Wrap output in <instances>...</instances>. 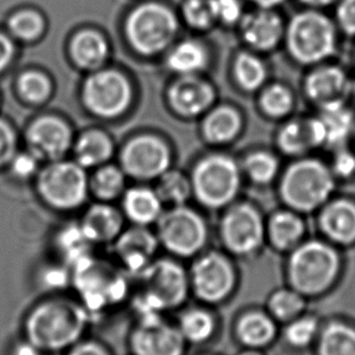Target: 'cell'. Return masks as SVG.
Returning <instances> with one entry per match:
<instances>
[{
  "label": "cell",
  "instance_id": "cell-1",
  "mask_svg": "<svg viewBox=\"0 0 355 355\" xmlns=\"http://www.w3.org/2000/svg\"><path fill=\"white\" fill-rule=\"evenodd\" d=\"M94 320L76 297L54 293L35 302L24 318V336L43 353L66 352Z\"/></svg>",
  "mask_w": 355,
  "mask_h": 355
},
{
  "label": "cell",
  "instance_id": "cell-2",
  "mask_svg": "<svg viewBox=\"0 0 355 355\" xmlns=\"http://www.w3.org/2000/svg\"><path fill=\"white\" fill-rule=\"evenodd\" d=\"M76 298L90 315H101L129 301L133 279L114 261L92 254L71 268Z\"/></svg>",
  "mask_w": 355,
  "mask_h": 355
},
{
  "label": "cell",
  "instance_id": "cell-3",
  "mask_svg": "<svg viewBox=\"0 0 355 355\" xmlns=\"http://www.w3.org/2000/svg\"><path fill=\"white\" fill-rule=\"evenodd\" d=\"M133 279L129 300L137 318L163 315L180 306L188 295V275L173 259L156 258Z\"/></svg>",
  "mask_w": 355,
  "mask_h": 355
},
{
  "label": "cell",
  "instance_id": "cell-4",
  "mask_svg": "<svg viewBox=\"0 0 355 355\" xmlns=\"http://www.w3.org/2000/svg\"><path fill=\"white\" fill-rule=\"evenodd\" d=\"M37 189L46 206L60 212H69L85 202L89 183L80 164L56 162L40 173Z\"/></svg>",
  "mask_w": 355,
  "mask_h": 355
},
{
  "label": "cell",
  "instance_id": "cell-5",
  "mask_svg": "<svg viewBox=\"0 0 355 355\" xmlns=\"http://www.w3.org/2000/svg\"><path fill=\"white\" fill-rule=\"evenodd\" d=\"M334 185L332 174L322 163L304 159L287 171L282 180V193L292 207L311 211L326 201Z\"/></svg>",
  "mask_w": 355,
  "mask_h": 355
},
{
  "label": "cell",
  "instance_id": "cell-6",
  "mask_svg": "<svg viewBox=\"0 0 355 355\" xmlns=\"http://www.w3.org/2000/svg\"><path fill=\"white\" fill-rule=\"evenodd\" d=\"M287 43L295 59L303 64H315L335 53V30L325 16L306 11L292 20Z\"/></svg>",
  "mask_w": 355,
  "mask_h": 355
},
{
  "label": "cell",
  "instance_id": "cell-7",
  "mask_svg": "<svg viewBox=\"0 0 355 355\" xmlns=\"http://www.w3.org/2000/svg\"><path fill=\"white\" fill-rule=\"evenodd\" d=\"M177 30L175 16L158 4L140 6L130 14L125 26L130 44L144 55L157 54L166 49Z\"/></svg>",
  "mask_w": 355,
  "mask_h": 355
},
{
  "label": "cell",
  "instance_id": "cell-8",
  "mask_svg": "<svg viewBox=\"0 0 355 355\" xmlns=\"http://www.w3.org/2000/svg\"><path fill=\"white\" fill-rule=\"evenodd\" d=\"M338 270L336 252L321 242L300 247L290 261V277L297 290L318 293L330 285Z\"/></svg>",
  "mask_w": 355,
  "mask_h": 355
},
{
  "label": "cell",
  "instance_id": "cell-9",
  "mask_svg": "<svg viewBox=\"0 0 355 355\" xmlns=\"http://www.w3.org/2000/svg\"><path fill=\"white\" fill-rule=\"evenodd\" d=\"M155 225L159 246L175 256H193L201 250L206 240L202 218L183 206L163 212Z\"/></svg>",
  "mask_w": 355,
  "mask_h": 355
},
{
  "label": "cell",
  "instance_id": "cell-10",
  "mask_svg": "<svg viewBox=\"0 0 355 355\" xmlns=\"http://www.w3.org/2000/svg\"><path fill=\"white\" fill-rule=\"evenodd\" d=\"M240 187V173L232 158L209 156L198 163L193 177V190L209 207H220L235 198Z\"/></svg>",
  "mask_w": 355,
  "mask_h": 355
},
{
  "label": "cell",
  "instance_id": "cell-11",
  "mask_svg": "<svg viewBox=\"0 0 355 355\" xmlns=\"http://www.w3.org/2000/svg\"><path fill=\"white\" fill-rule=\"evenodd\" d=\"M130 355H183L185 340L178 326L171 325L163 315L137 318L129 332Z\"/></svg>",
  "mask_w": 355,
  "mask_h": 355
},
{
  "label": "cell",
  "instance_id": "cell-12",
  "mask_svg": "<svg viewBox=\"0 0 355 355\" xmlns=\"http://www.w3.org/2000/svg\"><path fill=\"white\" fill-rule=\"evenodd\" d=\"M84 103L100 117H116L128 107L132 89L128 80L114 71H101L84 84Z\"/></svg>",
  "mask_w": 355,
  "mask_h": 355
},
{
  "label": "cell",
  "instance_id": "cell-13",
  "mask_svg": "<svg viewBox=\"0 0 355 355\" xmlns=\"http://www.w3.org/2000/svg\"><path fill=\"white\" fill-rule=\"evenodd\" d=\"M159 247L156 232H153L150 227L140 225L125 227L111 245L114 261L132 279L156 259Z\"/></svg>",
  "mask_w": 355,
  "mask_h": 355
},
{
  "label": "cell",
  "instance_id": "cell-14",
  "mask_svg": "<svg viewBox=\"0 0 355 355\" xmlns=\"http://www.w3.org/2000/svg\"><path fill=\"white\" fill-rule=\"evenodd\" d=\"M169 163L171 153L166 144L150 135L133 139L122 153L124 172L140 180L161 177Z\"/></svg>",
  "mask_w": 355,
  "mask_h": 355
},
{
  "label": "cell",
  "instance_id": "cell-15",
  "mask_svg": "<svg viewBox=\"0 0 355 355\" xmlns=\"http://www.w3.org/2000/svg\"><path fill=\"white\" fill-rule=\"evenodd\" d=\"M191 282L196 295L205 301L217 302L230 292L234 282L229 261L211 253L200 258L191 270Z\"/></svg>",
  "mask_w": 355,
  "mask_h": 355
},
{
  "label": "cell",
  "instance_id": "cell-16",
  "mask_svg": "<svg viewBox=\"0 0 355 355\" xmlns=\"http://www.w3.org/2000/svg\"><path fill=\"white\" fill-rule=\"evenodd\" d=\"M223 239L236 253H250L259 246L263 227L254 208L240 205L230 209L223 220Z\"/></svg>",
  "mask_w": 355,
  "mask_h": 355
},
{
  "label": "cell",
  "instance_id": "cell-17",
  "mask_svg": "<svg viewBox=\"0 0 355 355\" xmlns=\"http://www.w3.org/2000/svg\"><path fill=\"white\" fill-rule=\"evenodd\" d=\"M27 140L33 156L40 159L56 161L67 151L71 132L61 119L43 117L31 125Z\"/></svg>",
  "mask_w": 355,
  "mask_h": 355
},
{
  "label": "cell",
  "instance_id": "cell-18",
  "mask_svg": "<svg viewBox=\"0 0 355 355\" xmlns=\"http://www.w3.org/2000/svg\"><path fill=\"white\" fill-rule=\"evenodd\" d=\"M125 218L122 211L110 202L95 203L85 211L79 225L85 236L94 246L109 245L125 229Z\"/></svg>",
  "mask_w": 355,
  "mask_h": 355
},
{
  "label": "cell",
  "instance_id": "cell-19",
  "mask_svg": "<svg viewBox=\"0 0 355 355\" xmlns=\"http://www.w3.org/2000/svg\"><path fill=\"white\" fill-rule=\"evenodd\" d=\"M213 89L200 79L187 78L178 80L169 90V100L173 109L183 116H198L212 104Z\"/></svg>",
  "mask_w": 355,
  "mask_h": 355
},
{
  "label": "cell",
  "instance_id": "cell-20",
  "mask_svg": "<svg viewBox=\"0 0 355 355\" xmlns=\"http://www.w3.org/2000/svg\"><path fill=\"white\" fill-rule=\"evenodd\" d=\"M163 203L156 190L137 187L122 195V213L132 225L150 227L157 223L163 213Z\"/></svg>",
  "mask_w": 355,
  "mask_h": 355
},
{
  "label": "cell",
  "instance_id": "cell-21",
  "mask_svg": "<svg viewBox=\"0 0 355 355\" xmlns=\"http://www.w3.org/2000/svg\"><path fill=\"white\" fill-rule=\"evenodd\" d=\"M348 79L336 67L316 69L306 79V93L320 106L343 103L348 92Z\"/></svg>",
  "mask_w": 355,
  "mask_h": 355
},
{
  "label": "cell",
  "instance_id": "cell-22",
  "mask_svg": "<svg viewBox=\"0 0 355 355\" xmlns=\"http://www.w3.org/2000/svg\"><path fill=\"white\" fill-rule=\"evenodd\" d=\"M54 248L59 261L64 266H76L84 258L94 254V245L85 236L79 222L69 223L54 235Z\"/></svg>",
  "mask_w": 355,
  "mask_h": 355
},
{
  "label": "cell",
  "instance_id": "cell-23",
  "mask_svg": "<svg viewBox=\"0 0 355 355\" xmlns=\"http://www.w3.org/2000/svg\"><path fill=\"white\" fill-rule=\"evenodd\" d=\"M282 21L270 11H257L242 22V35L247 43L261 50L272 49L280 40Z\"/></svg>",
  "mask_w": 355,
  "mask_h": 355
},
{
  "label": "cell",
  "instance_id": "cell-24",
  "mask_svg": "<svg viewBox=\"0 0 355 355\" xmlns=\"http://www.w3.org/2000/svg\"><path fill=\"white\" fill-rule=\"evenodd\" d=\"M326 133L320 119L308 122H291L279 134L280 148L287 153L297 155L308 148L325 144Z\"/></svg>",
  "mask_w": 355,
  "mask_h": 355
},
{
  "label": "cell",
  "instance_id": "cell-25",
  "mask_svg": "<svg viewBox=\"0 0 355 355\" xmlns=\"http://www.w3.org/2000/svg\"><path fill=\"white\" fill-rule=\"evenodd\" d=\"M321 227L335 241L348 243L355 240V206L338 201L326 207L321 216Z\"/></svg>",
  "mask_w": 355,
  "mask_h": 355
},
{
  "label": "cell",
  "instance_id": "cell-26",
  "mask_svg": "<svg viewBox=\"0 0 355 355\" xmlns=\"http://www.w3.org/2000/svg\"><path fill=\"white\" fill-rule=\"evenodd\" d=\"M320 119L325 128V144L332 148H340L354 128V117L343 103L324 106Z\"/></svg>",
  "mask_w": 355,
  "mask_h": 355
},
{
  "label": "cell",
  "instance_id": "cell-27",
  "mask_svg": "<svg viewBox=\"0 0 355 355\" xmlns=\"http://www.w3.org/2000/svg\"><path fill=\"white\" fill-rule=\"evenodd\" d=\"M72 56L76 64L83 69H98L107 56V44L101 35L85 31L74 38Z\"/></svg>",
  "mask_w": 355,
  "mask_h": 355
},
{
  "label": "cell",
  "instance_id": "cell-28",
  "mask_svg": "<svg viewBox=\"0 0 355 355\" xmlns=\"http://www.w3.org/2000/svg\"><path fill=\"white\" fill-rule=\"evenodd\" d=\"M241 128V119L235 110L230 107H219L209 114L205 124L203 132L211 143L222 144L230 141L236 137Z\"/></svg>",
  "mask_w": 355,
  "mask_h": 355
},
{
  "label": "cell",
  "instance_id": "cell-29",
  "mask_svg": "<svg viewBox=\"0 0 355 355\" xmlns=\"http://www.w3.org/2000/svg\"><path fill=\"white\" fill-rule=\"evenodd\" d=\"M112 155V144L105 134L89 132L79 139L76 156L82 167H94L106 162Z\"/></svg>",
  "mask_w": 355,
  "mask_h": 355
},
{
  "label": "cell",
  "instance_id": "cell-30",
  "mask_svg": "<svg viewBox=\"0 0 355 355\" xmlns=\"http://www.w3.org/2000/svg\"><path fill=\"white\" fill-rule=\"evenodd\" d=\"M89 189L100 202H111L124 193V173L112 166L100 168Z\"/></svg>",
  "mask_w": 355,
  "mask_h": 355
},
{
  "label": "cell",
  "instance_id": "cell-31",
  "mask_svg": "<svg viewBox=\"0 0 355 355\" xmlns=\"http://www.w3.org/2000/svg\"><path fill=\"white\" fill-rule=\"evenodd\" d=\"M207 61L206 51L195 42H184L168 58L169 69L178 73L191 74L202 69Z\"/></svg>",
  "mask_w": 355,
  "mask_h": 355
},
{
  "label": "cell",
  "instance_id": "cell-32",
  "mask_svg": "<svg viewBox=\"0 0 355 355\" xmlns=\"http://www.w3.org/2000/svg\"><path fill=\"white\" fill-rule=\"evenodd\" d=\"M320 355H355V331L343 324H331L321 336Z\"/></svg>",
  "mask_w": 355,
  "mask_h": 355
},
{
  "label": "cell",
  "instance_id": "cell-33",
  "mask_svg": "<svg viewBox=\"0 0 355 355\" xmlns=\"http://www.w3.org/2000/svg\"><path fill=\"white\" fill-rule=\"evenodd\" d=\"M193 185H190L188 179L183 174L178 172H166L159 177L158 182V198H161L162 203L175 206H183V203L188 200L191 193Z\"/></svg>",
  "mask_w": 355,
  "mask_h": 355
},
{
  "label": "cell",
  "instance_id": "cell-34",
  "mask_svg": "<svg viewBox=\"0 0 355 355\" xmlns=\"http://www.w3.org/2000/svg\"><path fill=\"white\" fill-rule=\"evenodd\" d=\"M274 324L268 316L252 313L245 316L239 325V335L246 345H263L272 340L274 336Z\"/></svg>",
  "mask_w": 355,
  "mask_h": 355
},
{
  "label": "cell",
  "instance_id": "cell-35",
  "mask_svg": "<svg viewBox=\"0 0 355 355\" xmlns=\"http://www.w3.org/2000/svg\"><path fill=\"white\" fill-rule=\"evenodd\" d=\"M303 232L301 219L292 213H277L270 223L272 241L280 248H288L295 245Z\"/></svg>",
  "mask_w": 355,
  "mask_h": 355
},
{
  "label": "cell",
  "instance_id": "cell-36",
  "mask_svg": "<svg viewBox=\"0 0 355 355\" xmlns=\"http://www.w3.org/2000/svg\"><path fill=\"white\" fill-rule=\"evenodd\" d=\"M178 329L182 332L184 340L195 343L203 342L212 334V318L206 311H189L180 316Z\"/></svg>",
  "mask_w": 355,
  "mask_h": 355
},
{
  "label": "cell",
  "instance_id": "cell-37",
  "mask_svg": "<svg viewBox=\"0 0 355 355\" xmlns=\"http://www.w3.org/2000/svg\"><path fill=\"white\" fill-rule=\"evenodd\" d=\"M235 72L237 80L248 90H254L261 87L266 79L264 64L256 56L250 54H241L237 58Z\"/></svg>",
  "mask_w": 355,
  "mask_h": 355
},
{
  "label": "cell",
  "instance_id": "cell-38",
  "mask_svg": "<svg viewBox=\"0 0 355 355\" xmlns=\"http://www.w3.org/2000/svg\"><path fill=\"white\" fill-rule=\"evenodd\" d=\"M38 282L45 291L50 292V295L62 293L72 284L71 268L61 261L45 266L40 272Z\"/></svg>",
  "mask_w": 355,
  "mask_h": 355
},
{
  "label": "cell",
  "instance_id": "cell-39",
  "mask_svg": "<svg viewBox=\"0 0 355 355\" xmlns=\"http://www.w3.org/2000/svg\"><path fill=\"white\" fill-rule=\"evenodd\" d=\"M9 27L12 35L21 40H35L44 30V22L35 11H20L11 17Z\"/></svg>",
  "mask_w": 355,
  "mask_h": 355
},
{
  "label": "cell",
  "instance_id": "cell-40",
  "mask_svg": "<svg viewBox=\"0 0 355 355\" xmlns=\"http://www.w3.org/2000/svg\"><path fill=\"white\" fill-rule=\"evenodd\" d=\"M19 90L22 96L31 103H42L49 96L51 87L43 74L27 72L19 79Z\"/></svg>",
  "mask_w": 355,
  "mask_h": 355
},
{
  "label": "cell",
  "instance_id": "cell-41",
  "mask_svg": "<svg viewBox=\"0 0 355 355\" xmlns=\"http://www.w3.org/2000/svg\"><path fill=\"white\" fill-rule=\"evenodd\" d=\"M248 175L257 183H268L277 175V161L268 153H254L245 163Z\"/></svg>",
  "mask_w": 355,
  "mask_h": 355
},
{
  "label": "cell",
  "instance_id": "cell-42",
  "mask_svg": "<svg viewBox=\"0 0 355 355\" xmlns=\"http://www.w3.org/2000/svg\"><path fill=\"white\" fill-rule=\"evenodd\" d=\"M261 106L272 117H282L291 110V93L282 85H272L261 96Z\"/></svg>",
  "mask_w": 355,
  "mask_h": 355
},
{
  "label": "cell",
  "instance_id": "cell-43",
  "mask_svg": "<svg viewBox=\"0 0 355 355\" xmlns=\"http://www.w3.org/2000/svg\"><path fill=\"white\" fill-rule=\"evenodd\" d=\"M184 15L189 25L195 28H207L216 20L212 0H188Z\"/></svg>",
  "mask_w": 355,
  "mask_h": 355
},
{
  "label": "cell",
  "instance_id": "cell-44",
  "mask_svg": "<svg viewBox=\"0 0 355 355\" xmlns=\"http://www.w3.org/2000/svg\"><path fill=\"white\" fill-rule=\"evenodd\" d=\"M269 306L277 318L290 319L301 311L303 302L295 292L280 291L272 297Z\"/></svg>",
  "mask_w": 355,
  "mask_h": 355
},
{
  "label": "cell",
  "instance_id": "cell-45",
  "mask_svg": "<svg viewBox=\"0 0 355 355\" xmlns=\"http://www.w3.org/2000/svg\"><path fill=\"white\" fill-rule=\"evenodd\" d=\"M316 332V322L314 319H301L288 326L286 331L287 340L296 347L309 345Z\"/></svg>",
  "mask_w": 355,
  "mask_h": 355
},
{
  "label": "cell",
  "instance_id": "cell-46",
  "mask_svg": "<svg viewBox=\"0 0 355 355\" xmlns=\"http://www.w3.org/2000/svg\"><path fill=\"white\" fill-rule=\"evenodd\" d=\"M64 355H114V353L104 342L84 337L66 350Z\"/></svg>",
  "mask_w": 355,
  "mask_h": 355
},
{
  "label": "cell",
  "instance_id": "cell-47",
  "mask_svg": "<svg viewBox=\"0 0 355 355\" xmlns=\"http://www.w3.org/2000/svg\"><path fill=\"white\" fill-rule=\"evenodd\" d=\"M216 19L225 24H234L241 17V6L239 0H212Z\"/></svg>",
  "mask_w": 355,
  "mask_h": 355
},
{
  "label": "cell",
  "instance_id": "cell-48",
  "mask_svg": "<svg viewBox=\"0 0 355 355\" xmlns=\"http://www.w3.org/2000/svg\"><path fill=\"white\" fill-rule=\"evenodd\" d=\"M15 148V134L9 127V124L0 119V166L14 158Z\"/></svg>",
  "mask_w": 355,
  "mask_h": 355
},
{
  "label": "cell",
  "instance_id": "cell-49",
  "mask_svg": "<svg viewBox=\"0 0 355 355\" xmlns=\"http://www.w3.org/2000/svg\"><path fill=\"white\" fill-rule=\"evenodd\" d=\"M12 172L19 178H28L37 171V157L32 153H22L14 156Z\"/></svg>",
  "mask_w": 355,
  "mask_h": 355
},
{
  "label": "cell",
  "instance_id": "cell-50",
  "mask_svg": "<svg viewBox=\"0 0 355 355\" xmlns=\"http://www.w3.org/2000/svg\"><path fill=\"white\" fill-rule=\"evenodd\" d=\"M342 28L349 35H355V0H343L337 11Z\"/></svg>",
  "mask_w": 355,
  "mask_h": 355
},
{
  "label": "cell",
  "instance_id": "cell-51",
  "mask_svg": "<svg viewBox=\"0 0 355 355\" xmlns=\"http://www.w3.org/2000/svg\"><path fill=\"white\" fill-rule=\"evenodd\" d=\"M334 169L340 177H349L355 172V156L347 150H340L334 161Z\"/></svg>",
  "mask_w": 355,
  "mask_h": 355
},
{
  "label": "cell",
  "instance_id": "cell-52",
  "mask_svg": "<svg viewBox=\"0 0 355 355\" xmlns=\"http://www.w3.org/2000/svg\"><path fill=\"white\" fill-rule=\"evenodd\" d=\"M14 55V45L6 35H0V72L9 64Z\"/></svg>",
  "mask_w": 355,
  "mask_h": 355
},
{
  "label": "cell",
  "instance_id": "cell-53",
  "mask_svg": "<svg viewBox=\"0 0 355 355\" xmlns=\"http://www.w3.org/2000/svg\"><path fill=\"white\" fill-rule=\"evenodd\" d=\"M44 353L37 348L33 343H31L30 340H20L19 343L14 345V348L11 349L10 355H43Z\"/></svg>",
  "mask_w": 355,
  "mask_h": 355
},
{
  "label": "cell",
  "instance_id": "cell-54",
  "mask_svg": "<svg viewBox=\"0 0 355 355\" xmlns=\"http://www.w3.org/2000/svg\"><path fill=\"white\" fill-rule=\"evenodd\" d=\"M253 1H256L257 4L261 6V8L270 9L272 6H279V4H282L284 0H253Z\"/></svg>",
  "mask_w": 355,
  "mask_h": 355
},
{
  "label": "cell",
  "instance_id": "cell-55",
  "mask_svg": "<svg viewBox=\"0 0 355 355\" xmlns=\"http://www.w3.org/2000/svg\"><path fill=\"white\" fill-rule=\"evenodd\" d=\"M302 1H304V3L309 4V6H327V4H331V3L335 1V0H302Z\"/></svg>",
  "mask_w": 355,
  "mask_h": 355
},
{
  "label": "cell",
  "instance_id": "cell-56",
  "mask_svg": "<svg viewBox=\"0 0 355 355\" xmlns=\"http://www.w3.org/2000/svg\"><path fill=\"white\" fill-rule=\"evenodd\" d=\"M241 355H261L258 354V353H254V352H247V353H243V354Z\"/></svg>",
  "mask_w": 355,
  "mask_h": 355
},
{
  "label": "cell",
  "instance_id": "cell-57",
  "mask_svg": "<svg viewBox=\"0 0 355 355\" xmlns=\"http://www.w3.org/2000/svg\"><path fill=\"white\" fill-rule=\"evenodd\" d=\"M354 93H355V85H354Z\"/></svg>",
  "mask_w": 355,
  "mask_h": 355
}]
</instances>
